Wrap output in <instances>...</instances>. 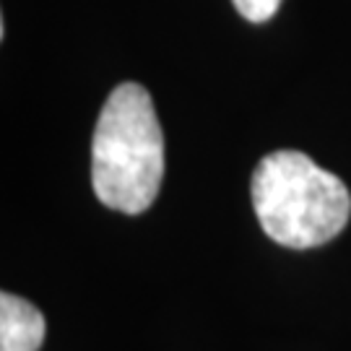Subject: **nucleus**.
<instances>
[{
  "label": "nucleus",
  "mask_w": 351,
  "mask_h": 351,
  "mask_svg": "<svg viewBox=\"0 0 351 351\" xmlns=\"http://www.w3.org/2000/svg\"><path fill=\"white\" fill-rule=\"evenodd\" d=\"M164 177V136L149 91L120 84L107 97L91 141V185L107 208L128 216L156 201Z\"/></svg>",
  "instance_id": "nucleus-1"
},
{
  "label": "nucleus",
  "mask_w": 351,
  "mask_h": 351,
  "mask_svg": "<svg viewBox=\"0 0 351 351\" xmlns=\"http://www.w3.org/2000/svg\"><path fill=\"white\" fill-rule=\"evenodd\" d=\"M45 341V317L32 302L0 294V351H39Z\"/></svg>",
  "instance_id": "nucleus-3"
},
{
  "label": "nucleus",
  "mask_w": 351,
  "mask_h": 351,
  "mask_svg": "<svg viewBox=\"0 0 351 351\" xmlns=\"http://www.w3.org/2000/svg\"><path fill=\"white\" fill-rule=\"evenodd\" d=\"M252 208L268 237L294 250L326 245L351 216L349 188L302 154L274 151L255 167Z\"/></svg>",
  "instance_id": "nucleus-2"
},
{
  "label": "nucleus",
  "mask_w": 351,
  "mask_h": 351,
  "mask_svg": "<svg viewBox=\"0 0 351 351\" xmlns=\"http://www.w3.org/2000/svg\"><path fill=\"white\" fill-rule=\"evenodd\" d=\"M232 3L239 11V16L252 21V24L268 21L278 11V5H281V0H232Z\"/></svg>",
  "instance_id": "nucleus-4"
}]
</instances>
